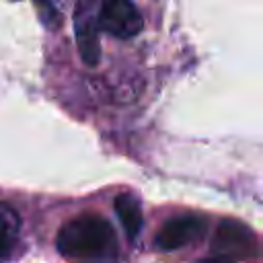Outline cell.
<instances>
[{
  "mask_svg": "<svg viewBox=\"0 0 263 263\" xmlns=\"http://www.w3.org/2000/svg\"><path fill=\"white\" fill-rule=\"evenodd\" d=\"M74 37L82 62L95 68L101 62V41L99 29L95 25L92 0H76L74 6Z\"/></svg>",
  "mask_w": 263,
  "mask_h": 263,
  "instance_id": "obj_5",
  "label": "cell"
},
{
  "mask_svg": "<svg viewBox=\"0 0 263 263\" xmlns=\"http://www.w3.org/2000/svg\"><path fill=\"white\" fill-rule=\"evenodd\" d=\"M92 14L97 29L115 39H132L144 27V18L132 0H92Z\"/></svg>",
  "mask_w": 263,
  "mask_h": 263,
  "instance_id": "obj_2",
  "label": "cell"
},
{
  "mask_svg": "<svg viewBox=\"0 0 263 263\" xmlns=\"http://www.w3.org/2000/svg\"><path fill=\"white\" fill-rule=\"evenodd\" d=\"M210 255L214 259H251L257 257V238L255 232L238 220H220L212 236Z\"/></svg>",
  "mask_w": 263,
  "mask_h": 263,
  "instance_id": "obj_3",
  "label": "cell"
},
{
  "mask_svg": "<svg viewBox=\"0 0 263 263\" xmlns=\"http://www.w3.org/2000/svg\"><path fill=\"white\" fill-rule=\"evenodd\" d=\"M113 208H115V214L127 234V238L134 242L138 240L140 232H142V226H144V218H142V208L138 203V199L129 193H121L115 197L113 201Z\"/></svg>",
  "mask_w": 263,
  "mask_h": 263,
  "instance_id": "obj_6",
  "label": "cell"
},
{
  "mask_svg": "<svg viewBox=\"0 0 263 263\" xmlns=\"http://www.w3.org/2000/svg\"><path fill=\"white\" fill-rule=\"evenodd\" d=\"M205 230H208V220L199 214L173 216L160 226V230L154 238V247L158 251L173 253V251L185 249L187 245L201 240Z\"/></svg>",
  "mask_w": 263,
  "mask_h": 263,
  "instance_id": "obj_4",
  "label": "cell"
},
{
  "mask_svg": "<svg viewBox=\"0 0 263 263\" xmlns=\"http://www.w3.org/2000/svg\"><path fill=\"white\" fill-rule=\"evenodd\" d=\"M35 2H37V6L43 10V14L49 16V23H51V25H58L60 14H58V10L53 8V4H51L49 0H35Z\"/></svg>",
  "mask_w": 263,
  "mask_h": 263,
  "instance_id": "obj_8",
  "label": "cell"
},
{
  "mask_svg": "<svg viewBox=\"0 0 263 263\" xmlns=\"http://www.w3.org/2000/svg\"><path fill=\"white\" fill-rule=\"evenodd\" d=\"M18 234V216L6 203H0V257H6Z\"/></svg>",
  "mask_w": 263,
  "mask_h": 263,
  "instance_id": "obj_7",
  "label": "cell"
},
{
  "mask_svg": "<svg viewBox=\"0 0 263 263\" xmlns=\"http://www.w3.org/2000/svg\"><path fill=\"white\" fill-rule=\"evenodd\" d=\"M55 247L70 259H99L117 251V236L111 222L103 216L82 214L60 228Z\"/></svg>",
  "mask_w": 263,
  "mask_h": 263,
  "instance_id": "obj_1",
  "label": "cell"
}]
</instances>
